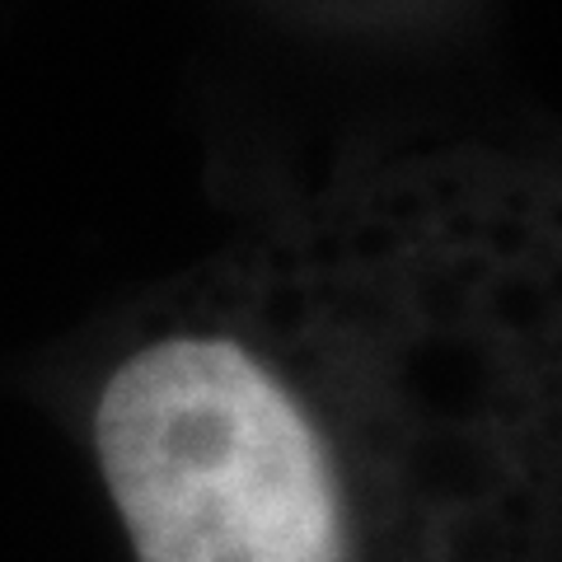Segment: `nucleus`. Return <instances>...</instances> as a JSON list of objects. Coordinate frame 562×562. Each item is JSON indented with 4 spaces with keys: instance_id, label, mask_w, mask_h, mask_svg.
<instances>
[{
    "instance_id": "obj_1",
    "label": "nucleus",
    "mask_w": 562,
    "mask_h": 562,
    "mask_svg": "<svg viewBox=\"0 0 562 562\" xmlns=\"http://www.w3.org/2000/svg\"><path fill=\"white\" fill-rule=\"evenodd\" d=\"M80 417L132 562H562V155L342 160L140 305Z\"/></svg>"
}]
</instances>
